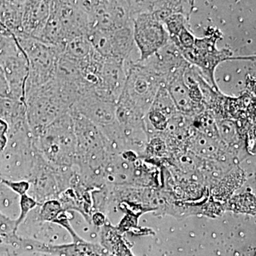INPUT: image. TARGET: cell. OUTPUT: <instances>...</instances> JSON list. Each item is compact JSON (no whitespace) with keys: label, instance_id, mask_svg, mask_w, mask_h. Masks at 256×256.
Returning a JSON list of instances; mask_svg holds the SVG:
<instances>
[{"label":"cell","instance_id":"obj_1","mask_svg":"<svg viewBox=\"0 0 256 256\" xmlns=\"http://www.w3.org/2000/svg\"><path fill=\"white\" fill-rule=\"evenodd\" d=\"M24 102L26 120L34 138L74 105L73 99L54 78L26 92Z\"/></svg>","mask_w":256,"mask_h":256},{"label":"cell","instance_id":"obj_2","mask_svg":"<svg viewBox=\"0 0 256 256\" xmlns=\"http://www.w3.org/2000/svg\"><path fill=\"white\" fill-rule=\"evenodd\" d=\"M42 156L50 164L73 166L76 162V138L73 118L66 112L54 121L35 138Z\"/></svg>","mask_w":256,"mask_h":256},{"label":"cell","instance_id":"obj_3","mask_svg":"<svg viewBox=\"0 0 256 256\" xmlns=\"http://www.w3.org/2000/svg\"><path fill=\"white\" fill-rule=\"evenodd\" d=\"M222 38L223 35L220 30L208 28L204 36L196 38L191 48L180 52L184 60L196 67L205 80L216 90L220 88L216 82L215 70L220 63L227 60H256V56H235L228 48L218 50L216 43Z\"/></svg>","mask_w":256,"mask_h":256},{"label":"cell","instance_id":"obj_4","mask_svg":"<svg viewBox=\"0 0 256 256\" xmlns=\"http://www.w3.org/2000/svg\"><path fill=\"white\" fill-rule=\"evenodd\" d=\"M126 68V82L119 98L127 101L146 116L162 82L148 60H129Z\"/></svg>","mask_w":256,"mask_h":256},{"label":"cell","instance_id":"obj_5","mask_svg":"<svg viewBox=\"0 0 256 256\" xmlns=\"http://www.w3.org/2000/svg\"><path fill=\"white\" fill-rule=\"evenodd\" d=\"M26 56L28 72L25 94L54 78L62 50L25 36H15Z\"/></svg>","mask_w":256,"mask_h":256},{"label":"cell","instance_id":"obj_6","mask_svg":"<svg viewBox=\"0 0 256 256\" xmlns=\"http://www.w3.org/2000/svg\"><path fill=\"white\" fill-rule=\"evenodd\" d=\"M88 18L90 30L110 31L132 26L131 1H80Z\"/></svg>","mask_w":256,"mask_h":256},{"label":"cell","instance_id":"obj_7","mask_svg":"<svg viewBox=\"0 0 256 256\" xmlns=\"http://www.w3.org/2000/svg\"><path fill=\"white\" fill-rule=\"evenodd\" d=\"M133 38L140 53V62L156 54L170 42L164 24L156 20L150 12H143L132 20Z\"/></svg>","mask_w":256,"mask_h":256},{"label":"cell","instance_id":"obj_8","mask_svg":"<svg viewBox=\"0 0 256 256\" xmlns=\"http://www.w3.org/2000/svg\"><path fill=\"white\" fill-rule=\"evenodd\" d=\"M87 38L94 50L102 58L121 60L124 63L131 60V54L136 45L132 26L110 31L90 30Z\"/></svg>","mask_w":256,"mask_h":256},{"label":"cell","instance_id":"obj_9","mask_svg":"<svg viewBox=\"0 0 256 256\" xmlns=\"http://www.w3.org/2000/svg\"><path fill=\"white\" fill-rule=\"evenodd\" d=\"M50 12L58 21L66 43L76 37H87L88 18L80 1H50Z\"/></svg>","mask_w":256,"mask_h":256},{"label":"cell","instance_id":"obj_10","mask_svg":"<svg viewBox=\"0 0 256 256\" xmlns=\"http://www.w3.org/2000/svg\"><path fill=\"white\" fill-rule=\"evenodd\" d=\"M116 104L95 90H88L79 96L70 110L82 114L101 129L116 122Z\"/></svg>","mask_w":256,"mask_h":256},{"label":"cell","instance_id":"obj_11","mask_svg":"<svg viewBox=\"0 0 256 256\" xmlns=\"http://www.w3.org/2000/svg\"><path fill=\"white\" fill-rule=\"evenodd\" d=\"M28 182L30 183L28 194L40 205L48 200H58L60 192L56 166L45 160L40 151L35 158Z\"/></svg>","mask_w":256,"mask_h":256},{"label":"cell","instance_id":"obj_12","mask_svg":"<svg viewBox=\"0 0 256 256\" xmlns=\"http://www.w3.org/2000/svg\"><path fill=\"white\" fill-rule=\"evenodd\" d=\"M10 88V98L24 101L25 86L28 66L26 56L21 47L18 52L9 56L0 63Z\"/></svg>","mask_w":256,"mask_h":256},{"label":"cell","instance_id":"obj_13","mask_svg":"<svg viewBox=\"0 0 256 256\" xmlns=\"http://www.w3.org/2000/svg\"><path fill=\"white\" fill-rule=\"evenodd\" d=\"M126 80V63L104 58L100 70V88L98 92L117 102Z\"/></svg>","mask_w":256,"mask_h":256},{"label":"cell","instance_id":"obj_14","mask_svg":"<svg viewBox=\"0 0 256 256\" xmlns=\"http://www.w3.org/2000/svg\"><path fill=\"white\" fill-rule=\"evenodd\" d=\"M190 65L188 64L175 72L168 79L165 87L178 112L188 117L194 118L204 110L196 106L192 100L190 90L185 84L184 74Z\"/></svg>","mask_w":256,"mask_h":256},{"label":"cell","instance_id":"obj_15","mask_svg":"<svg viewBox=\"0 0 256 256\" xmlns=\"http://www.w3.org/2000/svg\"><path fill=\"white\" fill-rule=\"evenodd\" d=\"M50 1H24L22 16L24 35L38 40L46 26Z\"/></svg>","mask_w":256,"mask_h":256},{"label":"cell","instance_id":"obj_16","mask_svg":"<svg viewBox=\"0 0 256 256\" xmlns=\"http://www.w3.org/2000/svg\"><path fill=\"white\" fill-rule=\"evenodd\" d=\"M24 1H0V22L16 37L24 35Z\"/></svg>","mask_w":256,"mask_h":256},{"label":"cell","instance_id":"obj_17","mask_svg":"<svg viewBox=\"0 0 256 256\" xmlns=\"http://www.w3.org/2000/svg\"><path fill=\"white\" fill-rule=\"evenodd\" d=\"M194 9L193 1H152L150 12L156 20L163 23L169 16L174 14H183L190 18Z\"/></svg>","mask_w":256,"mask_h":256},{"label":"cell","instance_id":"obj_18","mask_svg":"<svg viewBox=\"0 0 256 256\" xmlns=\"http://www.w3.org/2000/svg\"><path fill=\"white\" fill-rule=\"evenodd\" d=\"M0 118L8 122L9 128L28 122L24 101L0 98Z\"/></svg>","mask_w":256,"mask_h":256},{"label":"cell","instance_id":"obj_19","mask_svg":"<svg viewBox=\"0 0 256 256\" xmlns=\"http://www.w3.org/2000/svg\"><path fill=\"white\" fill-rule=\"evenodd\" d=\"M94 52V50L87 37L79 36L67 42L62 55L69 60L80 64L87 60Z\"/></svg>","mask_w":256,"mask_h":256},{"label":"cell","instance_id":"obj_20","mask_svg":"<svg viewBox=\"0 0 256 256\" xmlns=\"http://www.w3.org/2000/svg\"><path fill=\"white\" fill-rule=\"evenodd\" d=\"M150 108L160 111L169 119L178 112L164 86L160 88Z\"/></svg>","mask_w":256,"mask_h":256},{"label":"cell","instance_id":"obj_21","mask_svg":"<svg viewBox=\"0 0 256 256\" xmlns=\"http://www.w3.org/2000/svg\"><path fill=\"white\" fill-rule=\"evenodd\" d=\"M36 220L42 223H54L64 210L58 200H48L38 206Z\"/></svg>","mask_w":256,"mask_h":256},{"label":"cell","instance_id":"obj_22","mask_svg":"<svg viewBox=\"0 0 256 256\" xmlns=\"http://www.w3.org/2000/svg\"><path fill=\"white\" fill-rule=\"evenodd\" d=\"M18 206H20V214L18 218L15 220V229L16 232H18L20 225L24 222L32 210L40 206V204L28 194L20 196Z\"/></svg>","mask_w":256,"mask_h":256},{"label":"cell","instance_id":"obj_23","mask_svg":"<svg viewBox=\"0 0 256 256\" xmlns=\"http://www.w3.org/2000/svg\"><path fill=\"white\" fill-rule=\"evenodd\" d=\"M188 21L190 18L181 14H172L166 18L163 23L169 34L170 40L178 36L184 28L188 26Z\"/></svg>","mask_w":256,"mask_h":256},{"label":"cell","instance_id":"obj_24","mask_svg":"<svg viewBox=\"0 0 256 256\" xmlns=\"http://www.w3.org/2000/svg\"><path fill=\"white\" fill-rule=\"evenodd\" d=\"M20 50V45L14 35L0 34V63L9 56Z\"/></svg>","mask_w":256,"mask_h":256},{"label":"cell","instance_id":"obj_25","mask_svg":"<svg viewBox=\"0 0 256 256\" xmlns=\"http://www.w3.org/2000/svg\"><path fill=\"white\" fill-rule=\"evenodd\" d=\"M1 183L10 191L20 196L28 194L30 192V183L25 180L14 181V180H6V178H2Z\"/></svg>","mask_w":256,"mask_h":256},{"label":"cell","instance_id":"obj_26","mask_svg":"<svg viewBox=\"0 0 256 256\" xmlns=\"http://www.w3.org/2000/svg\"><path fill=\"white\" fill-rule=\"evenodd\" d=\"M54 224L60 226L62 228L65 229L67 232L69 234L72 238V242H77V240H80L82 237L79 236L78 234L75 232L73 227H72V224H70V218H69L68 212L64 210L62 213L58 215L57 217L56 220L54 222Z\"/></svg>","mask_w":256,"mask_h":256},{"label":"cell","instance_id":"obj_27","mask_svg":"<svg viewBox=\"0 0 256 256\" xmlns=\"http://www.w3.org/2000/svg\"><path fill=\"white\" fill-rule=\"evenodd\" d=\"M10 97V88L2 69L0 68V98Z\"/></svg>","mask_w":256,"mask_h":256},{"label":"cell","instance_id":"obj_28","mask_svg":"<svg viewBox=\"0 0 256 256\" xmlns=\"http://www.w3.org/2000/svg\"><path fill=\"white\" fill-rule=\"evenodd\" d=\"M104 217L102 214L97 213L94 214L92 216V223L96 226H101L104 222Z\"/></svg>","mask_w":256,"mask_h":256},{"label":"cell","instance_id":"obj_29","mask_svg":"<svg viewBox=\"0 0 256 256\" xmlns=\"http://www.w3.org/2000/svg\"><path fill=\"white\" fill-rule=\"evenodd\" d=\"M9 132V124L4 120L0 118V136H8Z\"/></svg>","mask_w":256,"mask_h":256},{"label":"cell","instance_id":"obj_30","mask_svg":"<svg viewBox=\"0 0 256 256\" xmlns=\"http://www.w3.org/2000/svg\"><path fill=\"white\" fill-rule=\"evenodd\" d=\"M8 136H0V154L4 151L5 148L8 146Z\"/></svg>","mask_w":256,"mask_h":256}]
</instances>
